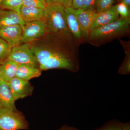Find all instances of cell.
Returning a JSON list of instances; mask_svg holds the SVG:
<instances>
[{"mask_svg": "<svg viewBox=\"0 0 130 130\" xmlns=\"http://www.w3.org/2000/svg\"><path fill=\"white\" fill-rule=\"evenodd\" d=\"M25 23L18 13L0 8V28L14 24L19 25L22 27Z\"/></svg>", "mask_w": 130, "mask_h": 130, "instance_id": "12", "label": "cell"}, {"mask_svg": "<svg viewBox=\"0 0 130 130\" xmlns=\"http://www.w3.org/2000/svg\"><path fill=\"white\" fill-rule=\"evenodd\" d=\"M114 7L120 18H130V7L125 4L120 2L114 6Z\"/></svg>", "mask_w": 130, "mask_h": 130, "instance_id": "19", "label": "cell"}, {"mask_svg": "<svg viewBox=\"0 0 130 130\" xmlns=\"http://www.w3.org/2000/svg\"><path fill=\"white\" fill-rule=\"evenodd\" d=\"M23 6L45 9L47 5L46 0H23Z\"/></svg>", "mask_w": 130, "mask_h": 130, "instance_id": "21", "label": "cell"}, {"mask_svg": "<svg viewBox=\"0 0 130 130\" xmlns=\"http://www.w3.org/2000/svg\"><path fill=\"white\" fill-rule=\"evenodd\" d=\"M22 33V28L19 24L0 28V37L12 47L21 44Z\"/></svg>", "mask_w": 130, "mask_h": 130, "instance_id": "8", "label": "cell"}, {"mask_svg": "<svg viewBox=\"0 0 130 130\" xmlns=\"http://www.w3.org/2000/svg\"><path fill=\"white\" fill-rule=\"evenodd\" d=\"M12 47L0 37V62H2L8 58Z\"/></svg>", "mask_w": 130, "mask_h": 130, "instance_id": "18", "label": "cell"}, {"mask_svg": "<svg viewBox=\"0 0 130 130\" xmlns=\"http://www.w3.org/2000/svg\"><path fill=\"white\" fill-rule=\"evenodd\" d=\"M98 0H84L81 9L83 10H96Z\"/></svg>", "mask_w": 130, "mask_h": 130, "instance_id": "24", "label": "cell"}, {"mask_svg": "<svg viewBox=\"0 0 130 130\" xmlns=\"http://www.w3.org/2000/svg\"><path fill=\"white\" fill-rule=\"evenodd\" d=\"M73 9L77 19L83 31L84 37L88 39L90 33L91 26L97 17L98 12L96 10Z\"/></svg>", "mask_w": 130, "mask_h": 130, "instance_id": "7", "label": "cell"}, {"mask_svg": "<svg viewBox=\"0 0 130 130\" xmlns=\"http://www.w3.org/2000/svg\"><path fill=\"white\" fill-rule=\"evenodd\" d=\"M118 1H119V0H118Z\"/></svg>", "mask_w": 130, "mask_h": 130, "instance_id": "31", "label": "cell"}, {"mask_svg": "<svg viewBox=\"0 0 130 130\" xmlns=\"http://www.w3.org/2000/svg\"><path fill=\"white\" fill-rule=\"evenodd\" d=\"M122 123L116 120H111L95 130H122Z\"/></svg>", "mask_w": 130, "mask_h": 130, "instance_id": "20", "label": "cell"}, {"mask_svg": "<svg viewBox=\"0 0 130 130\" xmlns=\"http://www.w3.org/2000/svg\"><path fill=\"white\" fill-rule=\"evenodd\" d=\"M125 51V56L119 68L118 72L120 74H128L130 72V51L129 45L126 46V44H123Z\"/></svg>", "mask_w": 130, "mask_h": 130, "instance_id": "17", "label": "cell"}, {"mask_svg": "<svg viewBox=\"0 0 130 130\" xmlns=\"http://www.w3.org/2000/svg\"><path fill=\"white\" fill-rule=\"evenodd\" d=\"M23 0H2L0 3V8L11 10L20 13Z\"/></svg>", "mask_w": 130, "mask_h": 130, "instance_id": "16", "label": "cell"}, {"mask_svg": "<svg viewBox=\"0 0 130 130\" xmlns=\"http://www.w3.org/2000/svg\"><path fill=\"white\" fill-rule=\"evenodd\" d=\"M42 20L46 25V35H72L68 26L64 8L62 6L47 5Z\"/></svg>", "mask_w": 130, "mask_h": 130, "instance_id": "1", "label": "cell"}, {"mask_svg": "<svg viewBox=\"0 0 130 130\" xmlns=\"http://www.w3.org/2000/svg\"><path fill=\"white\" fill-rule=\"evenodd\" d=\"M68 29L71 34L76 41H79L84 37V32L71 7L64 8Z\"/></svg>", "mask_w": 130, "mask_h": 130, "instance_id": "9", "label": "cell"}, {"mask_svg": "<svg viewBox=\"0 0 130 130\" xmlns=\"http://www.w3.org/2000/svg\"><path fill=\"white\" fill-rule=\"evenodd\" d=\"M8 83L0 78V106L16 111L15 101Z\"/></svg>", "mask_w": 130, "mask_h": 130, "instance_id": "11", "label": "cell"}, {"mask_svg": "<svg viewBox=\"0 0 130 130\" xmlns=\"http://www.w3.org/2000/svg\"><path fill=\"white\" fill-rule=\"evenodd\" d=\"M28 128V122L21 112L0 107V130H27Z\"/></svg>", "mask_w": 130, "mask_h": 130, "instance_id": "3", "label": "cell"}, {"mask_svg": "<svg viewBox=\"0 0 130 130\" xmlns=\"http://www.w3.org/2000/svg\"><path fill=\"white\" fill-rule=\"evenodd\" d=\"M44 12V9L42 8L23 6L20 14L25 22L29 23L41 20Z\"/></svg>", "mask_w": 130, "mask_h": 130, "instance_id": "13", "label": "cell"}, {"mask_svg": "<svg viewBox=\"0 0 130 130\" xmlns=\"http://www.w3.org/2000/svg\"><path fill=\"white\" fill-rule=\"evenodd\" d=\"M22 29L21 43H29L46 35V27L43 20L25 23Z\"/></svg>", "mask_w": 130, "mask_h": 130, "instance_id": "5", "label": "cell"}, {"mask_svg": "<svg viewBox=\"0 0 130 130\" xmlns=\"http://www.w3.org/2000/svg\"><path fill=\"white\" fill-rule=\"evenodd\" d=\"M0 107H1V106H0Z\"/></svg>", "mask_w": 130, "mask_h": 130, "instance_id": "32", "label": "cell"}, {"mask_svg": "<svg viewBox=\"0 0 130 130\" xmlns=\"http://www.w3.org/2000/svg\"><path fill=\"white\" fill-rule=\"evenodd\" d=\"M122 130H130V123H122L121 125Z\"/></svg>", "mask_w": 130, "mask_h": 130, "instance_id": "27", "label": "cell"}, {"mask_svg": "<svg viewBox=\"0 0 130 130\" xmlns=\"http://www.w3.org/2000/svg\"><path fill=\"white\" fill-rule=\"evenodd\" d=\"M130 18H120L117 21L94 30L88 39L95 45L126 34L129 29Z\"/></svg>", "mask_w": 130, "mask_h": 130, "instance_id": "2", "label": "cell"}, {"mask_svg": "<svg viewBox=\"0 0 130 130\" xmlns=\"http://www.w3.org/2000/svg\"><path fill=\"white\" fill-rule=\"evenodd\" d=\"M8 84L16 101L32 94L34 88L29 81L15 77L8 82Z\"/></svg>", "mask_w": 130, "mask_h": 130, "instance_id": "6", "label": "cell"}, {"mask_svg": "<svg viewBox=\"0 0 130 130\" xmlns=\"http://www.w3.org/2000/svg\"><path fill=\"white\" fill-rule=\"evenodd\" d=\"M120 2L123 3L130 7V0H120Z\"/></svg>", "mask_w": 130, "mask_h": 130, "instance_id": "28", "label": "cell"}, {"mask_svg": "<svg viewBox=\"0 0 130 130\" xmlns=\"http://www.w3.org/2000/svg\"><path fill=\"white\" fill-rule=\"evenodd\" d=\"M8 58L18 64H26L39 68L36 58L29 43H23L13 47Z\"/></svg>", "mask_w": 130, "mask_h": 130, "instance_id": "4", "label": "cell"}, {"mask_svg": "<svg viewBox=\"0 0 130 130\" xmlns=\"http://www.w3.org/2000/svg\"><path fill=\"white\" fill-rule=\"evenodd\" d=\"M120 18L119 16L115 11L114 6L98 13L97 17L91 26V32L96 29L117 21Z\"/></svg>", "mask_w": 130, "mask_h": 130, "instance_id": "10", "label": "cell"}, {"mask_svg": "<svg viewBox=\"0 0 130 130\" xmlns=\"http://www.w3.org/2000/svg\"><path fill=\"white\" fill-rule=\"evenodd\" d=\"M84 0H72L71 7L74 9H80L83 5Z\"/></svg>", "mask_w": 130, "mask_h": 130, "instance_id": "25", "label": "cell"}, {"mask_svg": "<svg viewBox=\"0 0 130 130\" xmlns=\"http://www.w3.org/2000/svg\"><path fill=\"white\" fill-rule=\"evenodd\" d=\"M72 0H46L47 5L56 4L64 8L71 7Z\"/></svg>", "mask_w": 130, "mask_h": 130, "instance_id": "23", "label": "cell"}, {"mask_svg": "<svg viewBox=\"0 0 130 130\" xmlns=\"http://www.w3.org/2000/svg\"><path fill=\"white\" fill-rule=\"evenodd\" d=\"M115 0H98L96 7L98 13L108 9L113 6Z\"/></svg>", "mask_w": 130, "mask_h": 130, "instance_id": "22", "label": "cell"}, {"mask_svg": "<svg viewBox=\"0 0 130 130\" xmlns=\"http://www.w3.org/2000/svg\"><path fill=\"white\" fill-rule=\"evenodd\" d=\"M41 71L39 68L29 65L18 64L16 77L26 81L40 77Z\"/></svg>", "mask_w": 130, "mask_h": 130, "instance_id": "15", "label": "cell"}, {"mask_svg": "<svg viewBox=\"0 0 130 130\" xmlns=\"http://www.w3.org/2000/svg\"><path fill=\"white\" fill-rule=\"evenodd\" d=\"M2 62H0V72H1V64Z\"/></svg>", "mask_w": 130, "mask_h": 130, "instance_id": "29", "label": "cell"}, {"mask_svg": "<svg viewBox=\"0 0 130 130\" xmlns=\"http://www.w3.org/2000/svg\"><path fill=\"white\" fill-rule=\"evenodd\" d=\"M18 64L7 58L1 64L0 78L8 83L16 77Z\"/></svg>", "mask_w": 130, "mask_h": 130, "instance_id": "14", "label": "cell"}, {"mask_svg": "<svg viewBox=\"0 0 130 130\" xmlns=\"http://www.w3.org/2000/svg\"><path fill=\"white\" fill-rule=\"evenodd\" d=\"M2 1V0H0V3H1V1Z\"/></svg>", "mask_w": 130, "mask_h": 130, "instance_id": "30", "label": "cell"}, {"mask_svg": "<svg viewBox=\"0 0 130 130\" xmlns=\"http://www.w3.org/2000/svg\"><path fill=\"white\" fill-rule=\"evenodd\" d=\"M58 130H78L77 128L73 126H70L65 125L61 127Z\"/></svg>", "mask_w": 130, "mask_h": 130, "instance_id": "26", "label": "cell"}]
</instances>
